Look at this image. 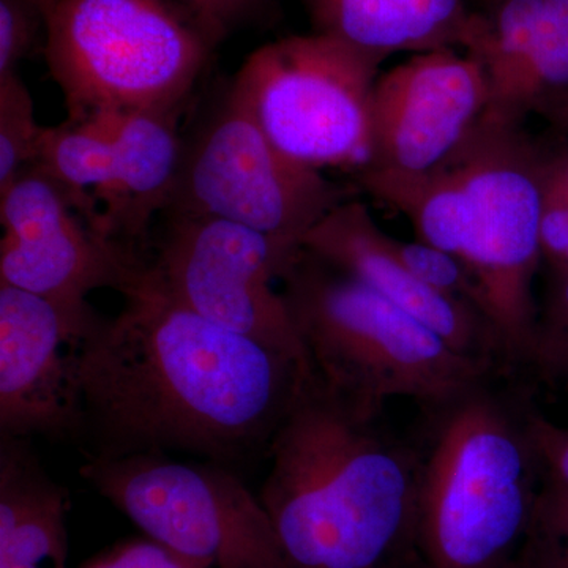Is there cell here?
Segmentation results:
<instances>
[{
  "label": "cell",
  "mask_w": 568,
  "mask_h": 568,
  "mask_svg": "<svg viewBox=\"0 0 568 568\" xmlns=\"http://www.w3.org/2000/svg\"><path fill=\"white\" fill-rule=\"evenodd\" d=\"M500 568H547L545 567L544 556H541L540 547L536 538L529 536L526 538L523 547L515 552L514 558L508 559Z\"/></svg>",
  "instance_id": "cell-31"
},
{
  "label": "cell",
  "mask_w": 568,
  "mask_h": 568,
  "mask_svg": "<svg viewBox=\"0 0 568 568\" xmlns=\"http://www.w3.org/2000/svg\"><path fill=\"white\" fill-rule=\"evenodd\" d=\"M383 62L312 32L257 48L231 84L284 155L312 170L357 174L372 159L373 93Z\"/></svg>",
  "instance_id": "cell-8"
},
{
  "label": "cell",
  "mask_w": 568,
  "mask_h": 568,
  "mask_svg": "<svg viewBox=\"0 0 568 568\" xmlns=\"http://www.w3.org/2000/svg\"><path fill=\"white\" fill-rule=\"evenodd\" d=\"M36 166L54 179L78 211L104 233L99 203L112 182L114 145L102 115L44 126Z\"/></svg>",
  "instance_id": "cell-19"
},
{
  "label": "cell",
  "mask_w": 568,
  "mask_h": 568,
  "mask_svg": "<svg viewBox=\"0 0 568 568\" xmlns=\"http://www.w3.org/2000/svg\"><path fill=\"white\" fill-rule=\"evenodd\" d=\"M530 364L547 376L568 379V267H549Z\"/></svg>",
  "instance_id": "cell-22"
},
{
  "label": "cell",
  "mask_w": 568,
  "mask_h": 568,
  "mask_svg": "<svg viewBox=\"0 0 568 568\" xmlns=\"http://www.w3.org/2000/svg\"><path fill=\"white\" fill-rule=\"evenodd\" d=\"M186 7L216 41L254 13L264 0H178Z\"/></svg>",
  "instance_id": "cell-29"
},
{
  "label": "cell",
  "mask_w": 568,
  "mask_h": 568,
  "mask_svg": "<svg viewBox=\"0 0 568 568\" xmlns=\"http://www.w3.org/2000/svg\"><path fill=\"white\" fill-rule=\"evenodd\" d=\"M81 476L182 558L205 568H290L260 496L231 467L140 454L88 458Z\"/></svg>",
  "instance_id": "cell-9"
},
{
  "label": "cell",
  "mask_w": 568,
  "mask_h": 568,
  "mask_svg": "<svg viewBox=\"0 0 568 568\" xmlns=\"http://www.w3.org/2000/svg\"><path fill=\"white\" fill-rule=\"evenodd\" d=\"M219 43L178 0H58L44 58L71 121L179 112Z\"/></svg>",
  "instance_id": "cell-5"
},
{
  "label": "cell",
  "mask_w": 568,
  "mask_h": 568,
  "mask_svg": "<svg viewBox=\"0 0 568 568\" xmlns=\"http://www.w3.org/2000/svg\"><path fill=\"white\" fill-rule=\"evenodd\" d=\"M478 6H481V3L487 2V0H477Z\"/></svg>",
  "instance_id": "cell-33"
},
{
  "label": "cell",
  "mask_w": 568,
  "mask_h": 568,
  "mask_svg": "<svg viewBox=\"0 0 568 568\" xmlns=\"http://www.w3.org/2000/svg\"><path fill=\"white\" fill-rule=\"evenodd\" d=\"M99 317L0 283V436L78 443L80 345Z\"/></svg>",
  "instance_id": "cell-13"
},
{
  "label": "cell",
  "mask_w": 568,
  "mask_h": 568,
  "mask_svg": "<svg viewBox=\"0 0 568 568\" xmlns=\"http://www.w3.org/2000/svg\"><path fill=\"white\" fill-rule=\"evenodd\" d=\"M529 432L545 473L568 489V426L529 413Z\"/></svg>",
  "instance_id": "cell-28"
},
{
  "label": "cell",
  "mask_w": 568,
  "mask_h": 568,
  "mask_svg": "<svg viewBox=\"0 0 568 568\" xmlns=\"http://www.w3.org/2000/svg\"><path fill=\"white\" fill-rule=\"evenodd\" d=\"M69 493L29 439L0 436V568H67Z\"/></svg>",
  "instance_id": "cell-17"
},
{
  "label": "cell",
  "mask_w": 568,
  "mask_h": 568,
  "mask_svg": "<svg viewBox=\"0 0 568 568\" xmlns=\"http://www.w3.org/2000/svg\"><path fill=\"white\" fill-rule=\"evenodd\" d=\"M123 298L81 339L78 443L88 458L173 450L231 467L267 454L310 373L179 305L148 265Z\"/></svg>",
  "instance_id": "cell-1"
},
{
  "label": "cell",
  "mask_w": 568,
  "mask_h": 568,
  "mask_svg": "<svg viewBox=\"0 0 568 568\" xmlns=\"http://www.w3.org/2000/svg\"><path fill=\"white\" fill-rule=\"evenodd\" d=\"M484 65L457 48L417 52L377 78L362 171L422 174L454 155L489 108ZM361 173V171H358Z\"/></svg>",
  "instance_id": "cell-12"
},
{
  "label": "cell",
  "mask_w": 568,
  "mask_h": 568,
  "mask_svg": "<svg viewBox=\"0 0 568 568\" xmlns=\"http://www.w3.org/2000/svg\"><path fill=\"white\" fill-rule=\"evenodd\" d=\"M287 267L263 234L213 216L164 215L148 257L149 278L168 297L312 373L282 291L272 284Z\"/></svg>",
  "instance_id": "cell-10"
},
{
  "label": "cell",
  "mask_w": 568,
  "mask_h": 568,
  "mask_svg": "<svg viewBox=\"0 0 568 568\" xmlns=\"http://www.w3.org/2000/svg\"><path fill=\"white\" fill-rule=\"evenodd\" d=\"M102 118L114 145V173L99 203L100 220L104 233L144 256L152 222L170 207L181 173V114L118 112Z\"/></svg>",
  "instance_id": "cell-15"
},
{
  "label": "cell",
  "mask_w": 568,
  "mask_h": 568,
  "mask_svg": "<svg viewBox=\"0 0 568 568\" xmlns=\"http://www.w3.org/2000/svg\"><path fill=\"white\" fill-rule=\"evenodd\" d=\"M493 379L425 406L416 514L425 568H500L532 528L544 466L528 410Z\"/></svg>",
  "instance_id": "cell-3"
},
{
  "label": "cell",
  "mask_w": 568,
  "mask_h": 568,
  "mask_svg": "<svg viewBox=\"0 0 568 568\" xmlns=\"http://www.w3.org/2000/svg\"><path fill=\"white\" fill-rule=\"evenodd\" d=\"M452 163L469 194L473 230L462 263L507 369L532 362L538 321L534 280L540 245L541 141L525 123L487 114Z\"/></svg>",
  "instance_id": "cell-6"
},
{
  "label": "cell",
  "mask_w": 568,
  "mask_h": 568,
  "mask_svg": "<svg viewBox=\"0 0 568 568\" xmlns=\"http://www.w3.org/2000/svg\"><path fill=\"white\" fill-rule=\"evenodd\" d=\"M282 282L313 372L361 405L384 410L394 398L439 405L503 373L458 353L416 317L308 250L294 257Z\"/></svg>",
  "instance_id": "cell-4"
},
{
  "label": "cell",
  "mask_w": 568,
  "mask_h": 568,
  "mask_svg": "<svg viewBox=\"0 0 568 568\" xmlns=\"http://www.w3.org/2000/svg\"><path fill=\"white\" fill-rule=\"evenodd\" d=\"M540 245L548 267H568V196L541 163Z\"/></svg>",
  "instance_id": "cell-26"
},
{
  "label": "cell",
  "mask_w": 568,
  "mask_h": 568,
  "mask_svg": "<svg viewBox=\"0 0 568 568\" xmlns=\"http://www.w3.org/2000/svg\"><path fill=\"white\" fill-rule=\"evenodd\" d=\"M530 114L568 133V0H545L518 103L519 121Z\"/></svg>",
  "instance_id": "cell-20"
},
{
  "label": "cell",
  "mask_w": 568,
  "mask_h": 568,
  "mask_svg": "<svg viewBox=\"0 0 568 568\" xmlns=\"http://www.w3.org/2000/svg\"><path fill=\"white\" fill-rule=\"evenodd\" d=\"M388 241L407 271L422 283L437 293L466 302L480 313L476 283L458 257L420 241L403 242L392 235Z\"/></svg>",
  "instance_id": "cell-23"
},
{
  "label": "cell",
  "mask_w": 568,
  "mask_h": 568,
  "mask_svg": "<svg viewBox=\"0 0 568 568\" xmlns=\"http://www.w3.org/2000/svg\"><path fill=\"white\" fill-rule=\"evenodd\" d=\"M368 205L339 204L305 239L304 248L365 284L432 328L447 345L506 372L495 332L474 306L437 293L407 271Z\"/></svg>",
  "instance_id": "cell-14"
},
{
  "label": "cell",
  "mask_w": 568,
  "mask_h": 568,
  "mask_svg": "<svg viewBox=\"0 0 568 568\" xmlns=\"http://www.w3.org/2000/svg\"><path fill=\"white\" fill-rule=\"evenodd\" d=\"M81 568H205L178 552L163 547L152 538L122 541Z\"/></svg>",
  "instance_id": "cell-27"
},
{
  "label": "cell",
  "mask_w": 568,
  "mask_h": 568,
  "mask_svg": "<svg viewBox=\"0 0 568 568\" xmlns=\"http://www.w3.org/2000/svg\"><path fill=\"white\" fill-rule=\"evenodd\" d=\"M313 32L334 37L384 61L396 52L463 48L466 0H301Z\"/></svg>",
  "instance_id": "cell-16"
},
{
  "label": "cell",
  "mask_w": 568,
  "mask_h": 568,
  "mask_svg": "<svg viewBox=\"0 0 568 568\" xmlns=\"http://www.w3.org/2000/svg\"><path fill=\"white\" fill-rule=\"evenodd\" d=\"M29 2L36 3L37 7H40L48 17V13H50L52 7H54V3L58 2V0H29Z\"/></svg>",
  "instance_id": "cell-32"
},
{
  "label": "cell",
  "mask_w": 568,
  "mask_h": 568,
  "mask_svg": "<svg viewBox=\"0 0 568 568\" xmlns=\"http://www.w3.org/2000/svg\"><path fill=\"white\" fill-rule=\"evenodd\" d=\"M354 189L284 155L231 84L186 138L164 215L241 224L267 237L291 264L317 224L357 197Z\"/></svg>",
  "instance_id": "cell-7"
},
{
  "label": "cell",
  "mask_w": 568,
  "mask_h": 568,
  "mask_svg": "<svg viewBox=\"0 0 568 568\" xmlns=\"http://www.w3.org/2000/svg\"><path fill=\"white\" fill-rule=\"evenodd\" d=\"M0 283L84 320L99 315L88 301L92 291L110 287L123 295L148 265V257L97 230L36 164L0 193Z\"/></svg>",
  "instance_id": "cell-11"
},
{
  "label": "cell",
  "mask_w": 568,
  "mask_h": 568,
  "mask_svg": "<svg viewBox=\"0 0 568 568\" xmlns=\"http://www.w3.org/2000/svg\"><path fill=\"white\" fill-rule=\"evenodd\" d=\"M44 126L18 71L0 77V193L39 159Z\"/></svg>",
  "instance_id": "cell-21"
},
{
  "label": "cell",
  "mask_w": 568,
  "mask_h": 568,
  "mask_svg": "<svg viewBox=\"0 0 568 568\" xmlns=\"http://www.w3.org/2000/svg\"><path fill=\"white\" fill-rule=\"evenodd\" d=\"M354 179L357 190L405 215L417 241L463 260L473 230V207L465 182L450 160L428 173L361 171Z\"/></svg>",
  "instance_id": "cell-18"
},
{
  "label": "cell",
  "mask_w": 568,
  "mask_h": 568,
  "mask_svg": "<svg viewBox=\"0 0 568 568\" xmlns=\"http://www.w3.org/2000/svg\"><path fill=\"white\" fill-rule=\"evenodd\" d=\"M530 536L547 568H568V489L544 470Z\"/></svg>",
  "instance_id": "cell-24"
},
{
  "label": "cell",
  "mask_w": 568,
  "mask_h": 568,
  "mask_svg": "<svg viewBox=\"0 0 568 568\" xmlns=\"http://www.w3.org/2000/svg\"><path fill=\"white\" fill-rule=\"evenodd\" d=\"M383 414L315 372L301 381L257 495L290 568H394L416 555L420 454Z\"/></svg>",
  "instance_id": "cell-2"
},
{
  "label": "cell",
  "mask_w": 568,
  "mask_h": 568,
  "mask_svg": "<svg viewBox=\"0 0 568 568\" xmlns=\"http://www.w3.org/2000/svg\"><path fill=\"white\" fill-rule=\"evenodd\" d=\"M541 163L545 174L558 183L568 196V142L541 141Z\"/></svg>",
  "instance_id": "cell-30"
},
{
  "label": "cell",
  "mask_w": 568,
  "mask_h": 568,
  "mask_svg": "<svg viewBox=\"0 0 568 568\" xmlns=\"http://www.w3.org/2000/svg\"><path fill=\"white\" fill-rule=\"evenodd\" d=\"M47 13L29 0H0V77L14 73L31 52Z\"/></svg>",
  "instance_id": "cell-25"
}]
</instances>
